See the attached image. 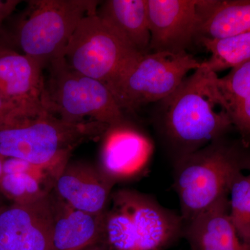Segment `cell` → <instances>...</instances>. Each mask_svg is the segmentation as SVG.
<instances>
[{"instance_id":"1","label":"cell","mask_w":250,"mask_h":250,"mask_svg":"<svg viewBox=\"0 0 250 250\" xmlns=\"http://www.w3.org/2000/svg\"><path fill=\"white\" fill-rule=\"evenodd\" d=\"M218 79L203 62L173 93L158 103L154 126L173 164L233 127Z\"/></svg>"},{"instance_id":"2","label":"cell","mask_w":250,"mask_h":250,"mask_svg":"<svg viewBox=\"0 0 250 250\" xmlns=\"http://www.w3.org/2000/svg\"><path fill=\"white\" fill-rule=\"evenodd\" d=\"M109 127L63 121L44 106L16 108L0 121V156L28 161L58 177L75 147L104 136Z\"/></svg>"},{"instance_id":"3","label":"cell","mask_w":250,"mask_h":250,"mask_svg":"<svg viewBox=\"0 0 250 250\" xmlns=\"http://www.w3.org/2000/svg\"><path fill=\"white\" fill-rule=\"evenodd\" d=\"M225 136L189 154L174 164V187L181 206V217L187 223L229 195L233 184L246 168L250 158L245 156L241 141L229 142Z\"/></svg>"},{"instance_id":"4","label":"cell","mask_w":250,"mask_h":250,"mask_svg":"<svg viewBox=\"0 0 250 250\" xmlns=\"http://www.w3.org/2000/svg\"><path fill=\"white\" fill-rule=\"evenodd\" d=\"M49 71L43 103L56 116L70 123L98 122L110 127L126 122L105 83L75 71L64 58L51 62Z\"/></svg>"},{"instance_id":"5","label":"cell","mask_w":250,"mask_h":250,"mask_svg":"<svg viewBox=\"0 0 250 250\" xmlns=\"http://www.w3.org/2000/svg\"><path fill=\"white\" fill-rule=\"evenodd\" d=\"M143 55L95 13L78 24L63 58L75 71L111 90Z\"/></svg>"},{"instance_id":"6","label":"cell","mask_w":250,"mask_h":250,"mask_svg":"<svg viewBox=\"0 0 250 250\" xmlns=\"http://www.w3.org/2000/svg\"><path fill=\"white\" fill-rule=\"evenodd\" d=\"M30 11L20 24L18 42L25 55L44 67L64 57L65 49L82 20L98 11L95 0H39L29 1Z\"/></svg>"},{"instance_id":"7","label":"cell","mask_w":250,"mask_h":250,"mask_svg":"<svg viewBox=\"0 0 250 250\" xmlns=\"http://www.w3.org/2000/svg\"><path fill=\"white\" fill-rule=\"evenodd\" d=\"M202 62L187 52L144 54L111 89L123 111H134L170 96Z\"/></svg>"},{"instance_id":"8","label":"cell","mask_w":250,"mask_h":250,"mask_svg":"<svg viewBox=\"0 0 250 250\" xmlns=\"http://www.w3.org/2000/svg\"><path fill=\"white\" fill-rule=\"evenodd\" d=\"M150 52H187L214 0H147Z\"/></svg>"},{"instance_id":"9","label":"cell","mask_w":250,"mask_h":250,"mask_svg":"<svg viewBox=\"0 0 250 250\" xmlns=\"http://www.w3.org/2000/svg\"><path fill=\"white\" fill-rule=\"evenodd\" d=\"M53 225L51 194L0 207V250H54Z\"/></svg>"},{"instance_id":"10","label":"cell","mask_w":250,"mask_h":250,"mask_svg":"<svg viewBox=\"0 0 250 250\" xmlns=\"http://www.w3.org/2000/svg\"><path fill=\"white\" fill-rule=\"evenodd\" d=\"M101 169L115 184L139 175L147 167L153 146L149 138L126 122L104 135Z\"/></svg>"},{"instance_id":"11","label":"cell","mask_w":250,"mask_h":250,"mask_svg":"<svg viewBox=\"0 0 250 250\" xmlns=\"http://www.w3.org/2000/svg\"><path fill=\"white\" fill-rule=\"evenodd\" d=\"M114 182L101 169L82 162L67 163L56 180V196L77 210L103 214Z\"/></svg>"},{"instance_id":"12","label":"cell","mask_w":250,"mask_h":250,"mask_svg":"<svg viewBox=\"0 0 250 250\" xmlns=\"http://www.w3.org/2000/svg\"><path fill=\"white\" fill-rule=\"evenodd\" d=\"M43 67L24 54L0 49V96L19 108L44 106Z\"/></svg>"},{"instance_id":"13","label":"cell","mask_w":250,"mask_h":250,"mask_svg":"<svg viewBox=\"0 0 250 250\" xmlns=\"http://www.w3.org/2000/svg\"><path fill=\"white\" fill-rule=\"evenodd\" d=\"M191 250H250L237 234L229 218L228 196L187 223L183 234Z\"/></svg>"},{"instance_id":"14","label":"cell","mask_w":250,"mask_h":250,"mask_svg":"<svg viewBox=\"0 0 250 250\" xmlns=\"http://www.w3.org/2000/svg\"><path fill=\"white\" fill-rule=\"evenodd\" d=\"M54 250H84L104 239L105 212L95 215L77 210L52 197Z\"/></svg>"},{"instance_id":"15","label":"cell","mask_w":250,"mask_h":250,"mask_svg":"<svg viewBox=\"0 0 250 250\" xmlns=\"http://www.w3.org/2000/svg\"><path fill=\"white\" fill-rule=\"evenodd\" d=\"M57 177L40 166L17 159H4L0 190L14 203H30L49 196Z\"/></svg>"},{"instance_id":"16","label":"cell","mask_w":250,"mask_h":250,"mask_svg":"<svg viewBox=\"0 0 250 250\" xmlns=\"http://www.w3.org/2000/svg\"><path fill=\"white\" fill-rule=\"evenodd\" d=\"M99 6V17L133 48L141 54L150 52L147 0H106Z\"/></svg>"},{"instance_id":"17","label":"cell","mask_w":250,"mask_h":250,"mask_svg":"<svg viewBox=\"0 0 250 250\" xmlns=\"http://www.w3.org/2000/svg\"><path fill=\"white\" fill-rule=\"evenodd\" d=\"M250 31V0H215L197 38L218 39Z\"/></svg>"},{"instance_id":"18","label":"cell","mask_w":250,"mask_h":250,"mask_svg":"<svg viewBox=\"0 0 250 250\" xmlns=\"http://www.w3.org/2000/svg\"><path fill=\"white\" fill-rule=\"evenodd\" d=\"M105 213L106 250H143L142 240L131 215L116 192Z\"/></svg>"},{"instance_id":"19","label":"cell","mask_w":250,"mask_h":250,"mask_svg":"<svg viewBox=\"0 0 250 250\" xmlns=\"http://www.w3.org/2000/svg\"><path fill=\"white\" fill-rule=\"evenodd\" d=\"M199 40L210 54L204 62L216 74L250 59V31L223 39Z\"/></svg>"},{"instance_id":"20","label":"cell","mask_w":250,"mask_h":250,"mask_svg":"<svg viewBox=\"0 0 250 250\" xmlns=\"http://www.w3.org/2000/svg\"><path fill=\"white\" fill-rule=\"evenodd\" d=\"M229 218L238 237L250 246V174L235 181L229 195Z\"/></svg>"},{"instance_id":"21","label":"cell","mask_w":250,"mask_h":250,"mask_svg":"<svg viewBox=\"0 0 250 250\" xmlns=\"http://www.w3.org/2000/svg\"><path fill=\"white\" fill-rule=\"evenodd\" d=\"M218 86L229 113L250 93V59L233 67L226 76L218 79Z\"/></svg>"},{"instance_id":"22","label":"cell","mask_w":250,"mask_h":250,"mask_svg":"<svg viewBox=\"0 0 250 250\" xmlns=\"http://www.w3.org/2000/svg\"><path fill=\"white\" fill-rule=\"evenodd\" d=\"M233 126L240 136L243 147H250V93L230 113Z\"/></svg>"},{"instance_id":"23","label":"cell","mask_w":250,"mask_h":250,"mask_svg":"<svg viewBox=\"0 0 250 250\" xmlns=\"http://www.w3.org/2000/svg\"><path fill=\"white\" fill-rule=\"evenodd\" d=\"M20 3L18 0H0V24L14 12Z\"/></svg>"},{"instance_id":"24","label":"cell","mask_w":250,"mask_h":250,"mask_svg":"<svg viewBox=\"0 0 250 250\" xmlns=\"http://www.w3.org/2000/svg\"><path fill=\"white\" fill-rule=\"evenodd\" d=\"M16 108H19L16 107L14 104L6 101L0 96V121Z\"/></svg>"},{"instance_id":"25","label":"cell","mask_w":250,"mask_h":250,"mask_svg":"<svg viewBox=\"0 0 250 250\" xmlns=\"http://www.w3.org/2000/svg\"><path fill=\"white\" fill-rule=\"evenodd\" d=\"M84 250H106V243H105V238L103 241L99 242L96 244L89 247Z\"/></svg>"},{"instance_id":"26","label":"cell","mask_w":250,"mask_h":250,"mask_svg":"<svg viewBox=\"0 0 250 250\" xmlns=\"http://www.w3.org/2000/svg\"><path fill=\"white\" fill-rule=\"evenodd\" d=\"M3 163H4V159L0 156V179L3 175Z\"/></svg>"},{"instance_id":"27","label":"cell","mask_w":250,"mask_h":250,"mask_svg":"<svg viewBox=\"0 0 250 250\" xmlns=\"http://www.w3.org/2000/svg\"><path fill=\"white\" fill-rule=\"evenodd\" d=\"M3 47H4V46L1 45V42H0V49H2Z\"/></svg>"}]
</instances>
